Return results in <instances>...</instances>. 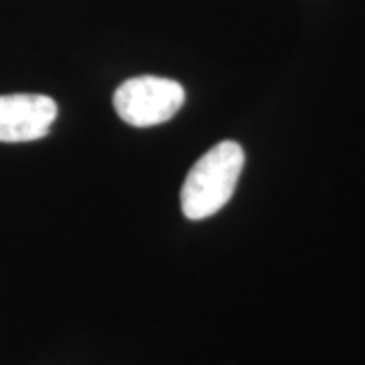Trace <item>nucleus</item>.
<instances>
[{"label": "nucleus", "instance_id": "1", "mask_svg": "<svg viewBox=\"0 0 365 365\" xmlns=\"http://www.w3.org/2000/svg\"><path fill=\"white\" fill-rule=\"evenodd\" d=\"M244 163V149L234 140H222L207 150L182 182L181 208L185 217L203 220L225 207L234 195Z\"/></svg>", "mask_w": 365, "mask_h": 365}, {"label": "nucleus", "instance_id": "2", "mask_svg": "<svg viewBox=\"0 0 365 365\" xmlns=\"http://www.w3.org/2000/svg\"><path fill=\"white\" fill-rule=\"evenodd\" d=\"M185 88L163 76H135L113 93L117 115L132 127H153L168 122L185 103Z\"/></svg>", "mask_w": 365, "mask_h": 365}, {"label": "nucleus", "instance_id": "3", "mask_svg": "<svg viewBox=\"0 0 365 365\" xmlns=\"http://www.w3.org/2000/svg\"><path fill=\"white\" fill-rule=\"evenodd\" d=\"M58 117L51 97L38 93L0 95V143L43 139Z\"/></svg>", "mask_w": 365, "mask_h": 365}]
</instances>
